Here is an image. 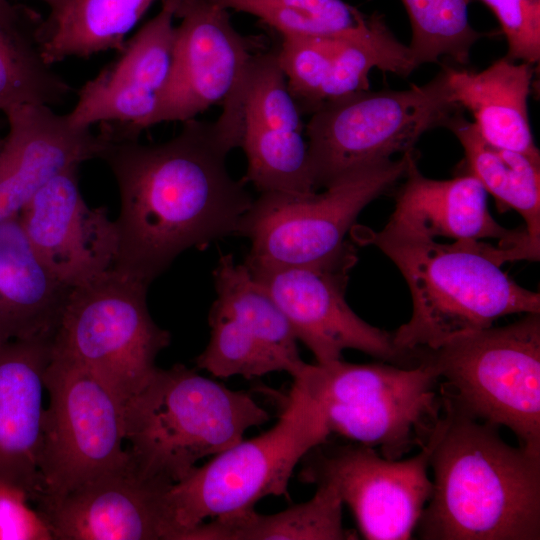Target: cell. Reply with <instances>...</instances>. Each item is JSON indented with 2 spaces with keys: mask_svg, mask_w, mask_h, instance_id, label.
Segmentation results:
<instances>
[{
  "mask_svg": "<svg viewBox=\"0 0 540 540\" xmlns=\"http://www.w3.org/2000/svg\"><path fill=\"white\" fill-rule=\"evenodd\" d=\"M182 123L175 137L157 144L99 124L104 145L98 158L120 195L113 269L148 285L187 249L236 236L254 200L246 182L226 167L229 152L241 146L240 108L226 102L214 122Z\"/></svg>",
  "mask_w": 540,
  "mask_h": 540,
  "instance_id": "obj_1",
  "label": "cell"
},
{
  "mask_svg": "<svg viewBox=\"0 0 540 540\" xmlns=\"http://www.w3.org/2000/svg\"><path fill=\"white\" fill-rule=\"evenodd\" d=\"M427 440L433 488L423 540H539L540 456L442 403Z\"/></svg>",
  "mask_w": 540,
  "mask_h": 540,
  "instance_id": "obj_2",
  "label": "cell"
},
{
  "mask_svg": "<svg viewBox=\"0 0 540 540\" xmlns=\"http://www.w3.org/2000/svg\"><path fill=\"white\" fill-rule=\"evenodd\" d=\"M367 241L394 262L411 292V318L393 332L402 351L435 350L454 336L491 327L502 316L540 313L539 293L501 269L510 258L499 245L438 243L390 223Z\"/></svg>",
  "mask_w": 540,
  "mask_h": 540,
  "instance_id": "obj_3",
  "label": "cell"
},
{
  "mask_svg": "<svg viewBox=\"0 0 540 540\" xmlns=\"http://www.w3.org/2000/svg\"><path fill=\"white\" fill-rule=\"evenodd\" d=\"M269 419L249 393L175 364L157 367L125 405V440L138 473L174 484L201 459L231 447Z\"/></svg>",
  "mask_w": 540,
  "mask_h": 540,
  "instance_id": "obj_4",
  "label": "cell"
},
{
  "mask_svg": "<svg viewBox=\"0 0 540 540\" xmlns=\"http://www.w3.org/2000/svg\"><path fill=\"white\" fill-rule=\"evenodd\" d=\"M292 378L316 405L330 435L378 447L390 460L424 446L442 411L437 372L425 362L414 367L303 362Z\"/></svg>",
  "mask_w": 540,
  "mask_h": 540,
  "instance_id": "obj_5",
  "label": "cell"
},
{
  "mask_svg": "<svg viewBox=\"0 0 540 540\" xmlns=\"http://www.w3.org/2000/svg\"><path fill=\"white\" fill-rule=\"evenodd\" d=\"M419 363L437 372L441 402L473 419L505 426L540 456V313L459 334Z\"/></svg>",
  "mask_w": 540,
  "mask_h": 540,
  "instance_id": "obj_6",
  "label": "cell"
},
{
  "mask_svg": "<svg viewBox=\"0 0 540 540\" xmlns=\"http://www.w3.org/2000/svg\"><path fill=\"white\" fill-rule=\"evenodd\" d=\"M330 436L316 405L294 384L276 424L242 439L193 468L166 494L173 540L217 517L254 508L267 496L288 495L295 467Z\"/></svg>",
  "mask_w": 540,
  "mask_h": 540,
  "instance_id": "obj_7",
  "label": "cell"
},
{
  "mask_svg": "<svg viewBox=\"0 0 540 540\" xmlns=\"http://www.w3.org/2000/svg\"><path fill=\"white\" fill-rule=\"evenodd\" d=\"M350 172L321 193L266 192L253 200L236 236L250 240L248 268L318 265L356 253L345 236L360 212L403 179L412 154Z\"/></svg>",
  "mask_w": 540,
  "mask_h": 540,
  "instance_id": "obj_8",
  "label": "cell"
},
{
  "mask_svg": "<svg viewBox=\"0 0 540 540\" xmlns=\"http://www.w3.org/2000/svg\"><path fill=\"white\" fill-rule=\"evenodd\" d=\"M148 287L111 269L72 288L53 335V352L91 372L123 408L147 384L171 341L150 315Z\"/></svg>",
  "mask_w": 540,
  "mask_h": 540,
  "instance_id": "obj_9",
  "label": "cell"
},
{
  "mask_svg": "<svg viewBox=\"0 0 540 540\" xmlns=\"http://www.w3.org/2000/svg\"><path fill=\"white\" fill-rule=\"evenodd\" d=\"M456 108L444 69L406 90H364L320 105L305 126L315 188L414 150L420 136L445 125Z\"/></svg>",
  "mask_w": 540,
  "mask_h": 540,
  "instance_id": "obj_10",
  "label": "cell"
},
{
  "mask_svg": "<svg viewBox=\"0 0 540 540\" xmlns=\"http://www.w3.org/2000/svg\"><path fill=\"white\" fill-rule=\"evenodd\" d=\"M44 384L38 507L130 463L123 405L97 377L52 349Z\"/></svg>",
  "mask_w": 540,
  "mask_h": 540,
  "instance_id": "obj_11",
  "label": "cell"
},
{
  "mask_svg": "<svg viewBox=\"0 0 540 540\" xmlns=\"http://www.w3.org/2000/svg\"><path fill=\"white\" fill-rule=\"evenodd\" d=\"M429 455L427 443L411 458L390 460L367 445L327 440L302 458L298 478L333 488L364 539L409 540L432 494Z\"/></svg>",
  "mask_w": 540,
  "mask_h": 540,
  "instance_id": "obj_12",
  "label": "cell"
},
{
  "mask_svg": "<svg viewBox=\"0 0 540 540\" xmlns=\"http://www.w3.org/2000/svg\"><path fill=\"white\" fill-rule=\"evenodd\" d=\"M356 253L318 264L247 268L267 290L290 323L297 340L313 353L317 363L341 359L355 349L402 367L418 365L414 352L393 343V333L372 326L348 305L345 290Z\"/></svg>",
  "mask_w": 540,
  "mask_h": 540,
  "instance_id": "obj_13",
  "label": "cell"
},
{
  "mask_svg": "<svg viewBox=\"0 0 540 540\" xmlns=\"http://www.w3.org/2000/svg\"><path fill=\"white\" fill-rule=\"evenodd\" d=\"M213 275L211 336L197 368L218 378L254 379L277 371L293 376L304 362L298 340L267 290L232 254L220 256Z\"/></svg>",
  "mask_w": 540,
  "mask_h": 540,
  "instance_id": "obj_14",
  "label": "cell"
},
{
  "mask_svg": "<svg viewBox=\"0 0 540 540\" xmlns=\"http://www.w3.org/2000/svg\"><path fill=\"white\" fill-rule=\"evenodd\" d=\"M228 11L211 0L177 1L170 72L147 128L194 119L241 81L257 45L235 29Z\"/></svg>",
  "mask_w": 540,
  "mask_h": 540,
  "instance_id": "obj_15",
  "label": "cell"
},
{
  "mask_svg": "<svg viewBox=\"0 0 540 540\" xmlns=\"http://www.w3.org/2000/svg\"><path fill=\"white\" fill-rule=\"evenodd\" d=\"M243 180L260 193L316 192L302 112L289 92L277 51L257 52L240 83Z\"/></svg>",
  "mask_w": 540,
  "mask_h": 540,
  "instance_id": "obj_16",
  "label": "cell"
},
{
  "mask_svg": "<svg viewBox=\"0 0 540 540\" xmlns=\"http://www.w3.org/2000/svg\"><path fill=\"white\" fill-rule=\"evenodd\" d=\"M72 165L48 180L19 212L37 256L65 286L87 284L113 269L118 252L116 222L105 207H90Z\"/></svg>",
  "mask_w": 540,
  "mask_h": 540,
  "instance_id": "obj_17",
  "label": "cell"
},
{
  "mask_svg": "<svg viewBox=\"0 0 540 540\" xmlns=\"http://www.w3.org/2000/svg\"><path fill=\"white\" fill-rule=\"evenodd\" d=\"M178 0H162L160 11L125 44L113 62L77 92L66 114L76 127L114 123L127 137L147 129L171 67Z\"/></svg>",
  "mask_w": 540,
  "mask_h": 540,
  "instance_id": "obj_18",
  "label": "cell"
},
{
  "mask_svg": "<svg viewBox=\"0 0 540 540\" xmlns=\"http://www.w3.org/2000/svg\"><path fill=\"white\" fill-rule=\"evenodd\" d=\"M172 484L131 463L39 506L55 540H172L166 494Z\"/></svg>",
  "mask_w": 540,
  "mask_h": 540,
  "instance_id": "obj_19",
  "label": "cell"
},
{
  "mask_svg": "<svg viewBox=\"0 0 540 540\" xmlns=\"http://www.w3.org/2000/svg\"><path fill=\"white\" fill-rule=\"evenodd\" d=\"M8 132L0 140V221L18 215L53 176L98 158L102 135L73 126L52 107L23 104L4 112Z\"/></svg>",
  "mask_w": 540,
  "mask_h": 540,
  "instance_id": "obj_20",
  "label": "cell"
},
{
  "mask_svg": "<svg viewBox=\"0 0 540 540\" xmlns=\"http://www.w3.org/2000/svg\"><path fill=\"white\" fill-rule=\"evenodd\" d=\"M53 336L0 343V479L40 491L39 458L45 408L44 377Z\"/></svg>",
  "mask_w": 540,
  "mask_h": 540,
  "instance_id": "obj_21",
  "label": "cell"
},
{
  "mask_svg": "<svg viewBox=\"0 0 540 540\" xmlns=\"http://www.w3.org/2000/svg\"><path fill=\"white\" fill-rule=\"evenodd\" d=\"M388 223L429 237L497 239L510 260H529L524 227L501 226L488 209L487 192L469 173L447 180L424 176L412 154Z\"/></svg>",
  "mask_w": 540,
  "mask_h": 540,
  "instance_id": "obj_22",
  "label": "cell"
},
{
  "mask_svg": "<svg viewBox=\"0 0 540 540\" xmlns=\"http://www.w3.org/2000/svg\"><path fill=\"white\" fill-rule=\"evenodd\" d=\"M531 66L505 57L480 72L452 67L444 71L452 101L470 112L486 141L540 160L528 112Z\"/></svg>",
  "mask_w": 540,
  "mask_h": 540,
  "instance_id": "obj_23",
  "label": "cell"
},
{
  "mask_svg": "<svg viewBox=\"0 0 540 540\" xmlns=\"http://www.w3.org/2000/svg\"><path fill=\"white\" fill-rule=\"evenodd\" d=\"M70 291L35 253L19 214L0 221V343L53 336Z\"/></svg>",
  "mask_w": 540,
  "mask_h": 540,
  "instance_id": "obj_24",
  "label": "cell"
},
{
  "mask_svg": "<svg viewBox=\"0 0 540 540\" xmlns=\"http://www.w3.org/2000/svg\"><path fill=\"white\" fill-rule=\"evenodd\" d=\"M445 125L462 145L467 173L494 197L498 210H514L523 218L529 260L539 261L540 160L489 143L459 111Z\"/></svg>",
  "mask_w": 540,
  "mask_h": 540,
  "instance_id": "obj_25",
  "label": "cell"
},
{
  "mask_svg": "<svg viewBox=\"0 0 540 540\" xmlns=\"http://www.w3.org/2000/svg\"><path fill=\"white\" fill-rule=\"evenodd\" d=\"M41 20L29 8L0 0V111L23 104L55 106L71 93L41 48Z\"/></svg>",
  "mask_w": 540,
  "mask_h": 540,
  "instance_id": "obj_26",
  "label": "cell"
},
{
  "mask_svg": "<svg viewBox=\"0 0 540 540\" xmlns=\"http://www.w3.org/2000/svg\"><path fill=\"white\" fill-rule=\"evenodd\" d=\"M155 0H68L41 23V48L53 65L68 57L121 51Z\"/></svg>",
  "mask_w": 540,
  "mask_h": 540,
  "instance_id": "obj_27",
  "label": "cell"
},
{
  "mask_svg": "<svg viewBox=\"0 0 540 540\" xmlns=\"http://www.w3.org/2000/svg\"><path fill=\"white\" fill-rule=\"evenodd\" d=\"M343 503L333 488L317 485L314 496L281 512L252 509L205 521L184 540H346L357 539L342 522Z\"/></svg>",
  "mask_w": 540,
  "mask_h": 540,
  "instance_id": "obj_28",
  "label": "cell"
},
{
  "mask_svg": "<svg viewBox=\"0 0 540 540\" xmlns=\"http://www.w3.org/2000/svg\"><path fill=\"white\" fill-rule=\"evenodd\" d=\"M417 67L409 46L393 35L381 15L373 13L364 25L333 37L326 77L315 109L368 90L369 74L375 68L406 76Z\"/></svg>",
  "mask_w": 540,
  "mask_h": 540,
  "instance_id": "obj_29",
  "label": "cell"
},
{
  "mask_svg": "<svg viewBox=\"0 0 540 540\" xmlns=\"http://www.w3.org/2000/svg\"><path fill=\"white\" fill-rule=\"evenodd\" d=\"M410 19L409 46L416 64L449 57L466 64L474 43L481 37L469 22L471 0H401Z\"/></svg>",
  "mask_w": 540,
  "mask_h": 540,
  "instance_id": "obj_30",
  "label": "cell"
},
{
  "mask_svg": "<svg viewBox=\"0 0 540 540\" xmlns=\"http://www.w3.org/2000/svg\"><path fill=\"white\" fill-rule=\"evenodd\" d=\"M227 10L253 15L281 36H333L371 17L343 0H211Z\"/></svg>",
  "mask_w": 540,
  "mask_h": 540,
  "instance_id": "obj_31",
  "label": "cell"
},
{
  "mask_svg": "<svg viewBox=\"0 0 540 540\" xmlns=\"http://www.w3.org/2000/svg\"><path fill=\"white\" fill-rule=\"evenodd\" d=\"M495 15L511 60L535 64L540 59V0H480Z\"/></svg>",
  "mask_w": 540,
  "mask_h": 540,
  "instance_id": "obj_32",
  "label": "cell"
},
{
  "mask_svg": "<svg viewBox=\"0 0 540 540\" xmlns=\"http://www.w3.org/2000/svg\"><path fill=\"white\" fill-rule=\"evenodd\" d=\"M25 489L0 479V540H54L51 530L33 510Z\"/></svg>",
  "mask_w": 540,
  "mask_h": 540,
  "instance_id": "obj_33",
  "label": "cell"
},
{
  "mask_svg": "<svg viewBox=\"0 0 540 540\" xmlns=\"http://www.w3.org/2000/svg\"><path fill=\"white\" fill-rule=\"evenodd\" d=\"M48 5L50 8V12L55 11L59 9L62 5H64L68 0H40Z\"/></svg>",
  "mask_w": 540,
  "mask_h": 540,
  "instance_id": "obj_34",
  "label": "cell"
},
{
  "mask_svg": "<svg viewBox=\"0 0 540 540\" xmlns=\"http://www.w3.org/2000/svg\"><path fill=\"white\" fill-rule=\"evenodd\" d=\"M0 140H1V138H0Z\"/></svg>",
  "mask_w": 540,
  "mask_h": 540,
  "instance_id": "obj_35",
  "label": "cell"
}]
</instances>
